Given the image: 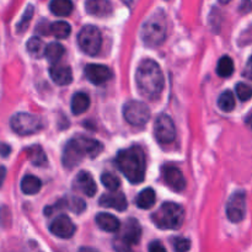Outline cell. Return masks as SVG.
<instances>
[{
	"label": "cell",
	"instance_id": "cell-3",
	"mask_svg": "<svg viewBox=\"0 0 252 252\" xmlns=\"http://www.w3.org/2000/svg\"><path fill=\"white\" fill-rule=\"evenodd\" d=\"M116 164L132 184H140L145 176V157L140 147H132L118 152Z\"/></svg>",
	"mask_w": 252,
	"mask_h": 252
},
{
	"label": "cell",
	"instance_id": "cell-17",
	"mask_svg": "<svg viewBox=\"0 0 252 252\" xmlns=\"http://www.w3.org/2000/svg\"><path fill=\"white\" fill-rule=\"evenodd\" d=\"M85 9L88 14L97 17L110 16L113 11L110 0H88L85 4Z\"/></svg>",
	"mask_w": 252,
	"mask_h": 252
},
{
	"label": "cell",
	"instance_id": "cell-28",
	"mask_svg": "<svg viewBox=\"0 0 252 252\" xmlns=\"http://www.w3.org/2000/svg\"><path fill=\"white\" fill-rule=\"evenodd\" d=\"M217 73L221 78H228L234 73V62L230 57L224 56L219 59L218 68H217Z\"/></svg>",
	"mask_w": 252,
	"mask_h": 252
},
{
	"label": "cell",
	"instance_id": "cell-30",
	"mask_svg": "<svg viewBox=\"0 0 252 252\" xmlns=\"http://www.w3.org/2000/svg\"><path fill=\"white\" fill-rule=\"evenodd\" d=\"M101 182H102L103 186L107 189H110L111 192L117 191L121 186L120 179H118L115 174H112V172H103V174L101 175Z\"/></svg>",
	"mask_w": 252,
	"mask_h": 252
},
{
	"label": "cell",
	"instance_id": "cell-14",
	"mask_svg": "<svg viewBox=\"0 0 252 252\" xmlns=\"http://www.w3.org/2000/svg\"><path fill=\"white\" fill-rule=\"evenodd\" d=\"M162 177L174 191L181 192L186 187V180L179 167L171 166V165L164 166L162 167Z\"/></svg>",
	"mask_w": 252,
	"mask_h": 252
},
{
	"label": "cell",
	"instance_id": "cell-29",
	"mask_svg": "<svg viewBox=\"0 0 252 252\" xmlns=\"http://www.w3.org/2000/svg\"><path fill=\"white\" fill-rule=\"evenodd\" d=\"M64 47L62 44L57 43V42H53V43H49L48 46L46 47V52H44V56L47 57L49 62L52 63H56L59 59L63 57L64 54Z\"/></svg>",
	"mask_w": 252,
	"mask_h": 252
},
{
	"label": "cell",
	"instance_id": "cell-7",
	"mask_svg": "<svg viewBox=\"0 0 252 252\" xmlns=\"http://www.w3.org/2000/svg\"><path fill=\"white\" fill-rule=\"evenodd\" d=\"M78 43L81 51L85 52L86 54L96 56L102 46V36H101L100 30L91 25L83 27L79 32Z\"/></svg>",
	"mask_w": 252,
	"mask_h": 252
},
{
	"label": "cell",
	"instance_id": "cell-11",
	"mask_svg": "<svg viewBox=\"0 0 252 252\" xmlns=\"http://www.w3.org/2000/svg\"><path fill=\"white\" fill-rule=\"evenodd\" d=\"M75 225L66 216H59L49 225V231L61 239H70L75 234Z\"/></svg>",
	"mask_w": 252,
	"mask_h": 252
},
{
	"label": "cell",
	"instance_id": "cell-5",
	"mask_svg": "<svg viewBox=\"0 0 252 252\" xmlns=\"http://www.w3.org/2000/svg\"><path fill=\"white\" fill-rule=\"evenodd\" d=\"M155 225L164 230H176L185 220V209L180 204L166 202L152 216Z\"/></svg>",
	"mask_w": 252,
	"mask_h": 252
},
{
	"label": "cell",
	"instance_id": "cell-44",
	"mask_svg": "<svg viewBox=\"0 0 252 252\" xmlns=\"http://www.w3.org/2000/svg\"><path fill=\"white\" fill-rule=\"evenodd\" d=\"M219 1H220L221 4H228V2H230L231 0H219Z\"/></svg>",
	"mask_w": 252,
	"mask_h": 252
},
{
	"label": "cell",
	"instance_id": "cell-2",
	"mask_svg": "<svg viewBox=\"0 0 252 252\" xmlns=\"http://www.w3.org/2000/svg\"><path fill=\"white\" fill-rule=\"evenodd\" d=\"M103 152V145L100 142L90 138L79 137L69 140L63 150V165L66 169H74L78 166L84 158L89 157L95 159Z\"/></svg>",
	"mask_w": 252,
	"mask_h": 252
},
{
	"label": "cell",
	"instance_id": "cell-43",
	"mask_svg": "<svg viewBox=\"0 0 252 252\" xmlns=\"http://www.w3.org/2000/svg\"><path fill=\"white\" fill-rule=\"evenodd\" d=\"M246 123H248L249 127H250L251 129H252V113L248 117V120H246Z\"/></svg>",
	"mask_w": 252,
	"mask_h": 252
},
{
	"label": "cell",
	"instance_id": "cell-24",
	"mask_svg": "<svg viewBox=\"0 0 252 252\" xmlns=\"http://www.w3.org/2000/svg\"><path fill=\"white\" fill-rule=\"evenodd\" d=\"M155 192L153 189H145L135 198V204L142 209H149L155 204Z\"/></svg>",
	"mask_w": 252,
	"mask_h": 252
},
{
	"label": "cell",
	"instance_id": "cell-38",
	"mask_svg": "<svg viewBox=\"0 0 252 252\" xmlns=\"http://www.w3.org/2000/svg\"><path fill=\"white\" fill-rule=\"evenodd\" d=\"M10 153H11V148H10V145L5 144V143H0V157L6 158L9 157Z\"/></svg>",
	"mask_w": 252,
	"mask_h": 252
},
{
	"label": "cell",
	"instance_id": "cell-26",
	"mask_svg": "<svg viewBox=\"0 0 252 252\" xmlns=\"http://www.w3.org/2000/svg\"><path fill=\"white\" fill-rule=\"evenodd\" d=\"M218 107L223 112H231L235 108V97L230 90H226L219 96L218 98Z\"/></svg>",
	"mask_w": 252,
	"mask_h": 252
},
{
	"label": "cell",
	"instance_id": "cell-1",
	"mask_svg": "<svg viewBox=\"0 0 252 252\" xmlns=\"http://www.w3.org/2000/svg\"><path fill=\"white\" fill-rule=\"evenodd\" d=\"M139 93L148 98H158L164 90V74L159 64L152 59H145L139 64L135 74Z\"/></svg>",
	"mask_w": 252,
	"mask_h": 252
},
{
	"label": "cell",
	"instance_id": "cell-42",
	"mask_svg": "<svg viewBox=\"0 0 252 252\" xmlns=\"http://www.w3.org/2000/svg\"><path fill=\"white\" fill-rule=\"evenodd\" d=\"M79 252H97L95 249H91V248H81Z\"/></svg>",
	"mask_w": 252,
	"mask_h": 252
},
{
	"label": "cell",
	"instance_id": "cell-35",
	"mask_svg": "<svg viewBox=\"0 0 252 252\" xmlns=\"http://www.w3.org/2000/svg\"><path fill=\"white\" fill-rule=\"evenodd\" d=\"M113 248H115V250L117 252H133L132 248L128 245H126L125 243H122L120 239H117V240L113 243Z\"/></svg>",
	"mask_w": 252,
	"mask_h": 252
},
{
	"label": "cell",
	"instance_id": "cell-39",
	"mask_svg": "<svg viewBox=\"0 0 252 252\" xmlns=\"http://www.w3.org/2000/svg\"><path fill=\"white\" fill-rule=\"evenodd\" d=\"M251 10H252L251 0H244L240 5V11L243 12V14H248V12L251 11Z\"/></svg>",
	"mask_w": 252,
	"mask_h": 252
},
{
	"label": "cell",
	"instance_id": "cell-40",
	"mask_svg": "<svg viewBox=\"0 0 252 252\" xmlns=\"http://www.w3.org/2000/svg\"><path fill=\"white\" fill-rule=\"evenodd\" d=\"M5 176H6V169L0 165V187L2 186V182H4Z\"/></svg>",
	"mask_w": 252,
	"mask_h": 252
},
{
	"label": "cell",
	"instance_id": "cell-9",
	"mask_svg": "<svg viewBox=\"0 0 252 252\" xmlns=\"http://www.w3.org/2000/svg\"><path fill=\"white\" fill-rule=\"evenodd\" d=\"M155 138L160 144H170L176 138V127L174 121L167 115H160L155 121Z\"/></svg>",
	"mask_w": 252,
	"mask_h": 252
},
{
	"label": "cell",
	"instance_id": "cell-19",
	"mask_svg": "<svg viewBox=\"0 0 252 252\" xmlns=\"http://www.w3.org/2000/svg\"><path fill=\"white\" fill-rule=\"evenodd\" d=\"M95 220L98 228L107 233H116L120 229V220L112 214L98 213Z\"/></svg>",
	"mask_w": 252,
	"mask_h": 252
},
{
	"label": "cell",
	"instance_id": "cell-16",
	"mask_svg": "<svg viewBox=\"0 0 252 252\" xmlns=\"http://www.w3.org/2000/svg\"><path fill=\"white\" fill-rule=\"evenodd\" d=\"M49 74H51L52 80L59 86L69 85L73 81V73H71V69L68 65L53 64L49 69Z\"/></svg>",
	"mask_w": 252,
	"mask_h": 252
},
{
	"label": "cell",
	"instance_id": "cell-6",
	"mask_svg": "<svg viewBox=\"0 0 252 252\" xmlns=\"http://www.w3.org/2000/svg\"><path fill=\"white\" fill-rule=\"evenodd\" d=\"M12 130L20 135H30L39 132L43 128V121L38 116L20 112L12 116L10 121Z\"/></svg>",
	"mask_w": 252,
	"mask_h": 252
},
{
	"label": "cell",
	"instance_id": "cell-12",
	"mask_svg": "<svg viewBox=\"0 0 252 252\" xmlns=\"http://www.w3.org/2000/svg\"><path fill=\"white\" fill-rule=\"evenodd\" d=\"M85 76L94 85H102L112 78V71L102 64H89L85 68Z\"/></svg>",
	"mask_w": 252,
	"mask_h": 252
},
{
	"label": "cell",
	"instance_id": "cell-22",
	"mask_svg": "<svg viewBox=\"0 0 252 252\" xmlns=\"http://www.w3.org/2000/svg\"><path fill=\"white\" fill-rule=\"evenodd\" d=\"M27 158L30 159V161L34 165V166H46L47 165V158L44 154L43 149H42L39 145H32L29 147L26 150Z\"/></svg>",
	"mask_w": 252,
	"mask_h": 252
},
{
	"label": "cell",
	"instance_id": "cell-34",
	"mask_svg": "<svg viewBox=\"0 0 252 252\" xmlns=\"http://www.w3.org/2000/svg\"><path fill=\"white\" fill-rule=\"evenodd\" d=\"M191 249V241L185 238H177L174 240L175 252H187Z\"/></svg>",
	"mask_w": 252,
	"mask_h": 252
},
{
	"label": "cell",
	"instance_id": "cell-27",
	"mask_svg": "<svg viewBox=\"0 0 252 252\" xmlns=\"http://www.w3.org/2000/svg\"><path fill=\"white\" fill-rule=\"evenodd\" d=\"M27 51L34 58H39V57L44 56V52H46V47H44L43 42L38 37H32L27 42Z\"/></svg>",
	"mask_w": 252,
	"mask_h": 252
},
{
	"label": "cell",
	"instance_id": "cell-15",
	"mask_svg": "<svg viewBox=\"0 0 252 252\" xmlns=\"http://www.w3.org/2000/svg\"><path fill=\"white\" fill-rule=\"evenodd\" d=\"M98 203H100L101 207H106V208H113L118 212L126 211L128 207L127 199H126L125 194H123L122 192H116V191L101 196Z\"/></svg>",
	"mask_w": 252,
	"mask_h": 252
},
{
	"label": "cell",
	"instance_id": "cell-4",
	"mask_svg": "<svg viewBox=\"0 0 252 252\" xmlns=\"http://www.w3.org/2000/svg\"><path fill=\"white\" fill-rule=\"evenodd\" d=\"M167 34L166 16L162 10H158L145 20L142 26L140 36L143 42L149 47H158L164 43Z\"/></svg>",
	"mask_w": 252,
	"mask_h": 252
},
{
	"label": "cell",
	"instance_id": "cell-10",
	"mask_svg": "<svg viewBox=\"0 0 252 252\" xmlns=\"http://www.w3.org/2000/svg\"><path fill=\"white\" fill-rule=\"evenodd\" d=\"M246 214V194L244 191H238L229 198L226 204V216L233 223H240Z\"/></svg>",
	"mask_w": 252,
	"mask_h": 252
},
{
	"label": "cell",
	"instance_id": "cell-20",
	"mask_svg": "<svg viewBox=\"0 0 252 252\" xmlns=\"http://www.w3.org/2000/svg\"><path fill=\"white\" fill-rule=\"evenodd\" d=\"M90 106V97L85 93H78L71 98V112L74 115H83Z\"/></svg>",
	"mask_w": 252,
	"mask_h": 252
},
{
	"label": "cell",
	"instance_id": "cell-21",
	"mask_svg": "<svg viewBox=\"0 0 252 252\" xmlns=\"http://www.w3.org/2000/svg\"><path fill=\"white\" fill-rule=\"evenodd\" d=\"M49 9L57 16H68L73 11L74 5L71 0H51Z\"/></svg>",
	"mask_w": 252,
	"mask_h": 252
},
{
	"label": "cell",
	"instance_id": "cell-18",
	"mask_svg": "<svg viewBox=\"0 0 252 252\" xmlns=\"http://www.w3.org/2000/svg\"><path fill=\"white\" fill-rule=\"evenodd\" d=\"M74 185H75V187L79 191H81L88 197H94L96 194V191H97L95 181H94V179L91 177V175L86 171L79 172Z\"/></svg>",
	"mask_w": 252,
	"mask_h": 252
},
{
	"label": "cell",
	"instance_id": "cell-36",
	"mask_svg": "<svg viewBox=\"0 0 252 252\" xmlns=\"http://www.w3.org/2000/svg\"><path fill=\"white\" fill-rule=\"evenodd\" d=\"M149 252H166V250L160 241H153L149 245Z\"/></svg>",
	"mask_w": 252,
	"mask_h": 252
},
{
	"label": "cell",
	"instance_id": "cell-13",
	"mask_svg": "<svg viewBox=\"0 0 252 252\" xmlns=\"http://www.w3.org/2000/svg\"><path fill=\"white\" fill-rule=\"evenodd\" d=\"M140 238H142V228H140L139 221L135 220V219H128L126 225L123 226L122 234L118 239H120L122 243H125L128 246H134L137 244H139Z\"/></svg>",
	"mask_w": 252,
	"mask_h": 252
},
{
	"label": "cell",
	"instance_id": "cell-32",
	"mask_svg": "<svg viewBox=\"0 0 252 252\" xmlns=\"http://www.w3.org/2000/svg\"><path fill=\"white\" fill-rule=\"evenodd\" d=\"M66 208L70 209L73 213L80 214L85 211L86 204L85 202L83 201L81 198H78V197H73L70 199H66Z\"/></svg>",
	"mask_w": 252,
	"mask_h": 252
},
{
	"label": "cell",
	"instance_id": "cell-25",
	"mask_svg": "<svg viewBox=\"0 0 252 252\" xmlns=\"http://www.w3.org/2000/svg\"><path fill=\"white\" fill-rule=\"evenodd\" d=\"M49 32H51L54 37H57V38L64 39L70 34L71 27L68 22L57 21L53 22V24L49 26Z\"/></svg>",
	"mask_w": 252,
	"mask_h": 252
},
{
	"label": "cell",
	"instance_id": "cell-8",
	"mask_svg": "<svg viewBox=\"0 0 252 252\" xmlns=\"http://www.w3.org/2000/svg\"><path fill=\"white\" fill-rule=\"evenodd\" d=\"M123 116L129 125L143 127L150 118V110L144 102L137 100L128 101L123 107Z\"/></svg>",
	"mask_w": 252,
	"mask_h": 252
},
{
	"label": "cell",
	"instance_id": "cell-33",
	"mask_svg": "<svg viewBox=\"0 0 252 252\" xmlns=\"http://www.w3.org/2000/svg\"><path fill=\"white\" fill-rule=\"evenodd\" d=\"M236 95L241 101H248L252 97V85L245 83H239L235 88Z\"/></svg>",
	"mask_w": 252,
	"mask_h": 252
},
{
	"label": "cell",
	"instance_id": "cell-41",
	"mask_svg": "<svg viewBox=\"0 0 252 252\" xmlns=\"http://www.w3.org/2000/svg\"><path fill=\"white\" fill-rule=\"evenodd\" d=\"M123 2H125L126 5H127V6H129V7H133L134 6L135 4H137L138 1H139V0H122Z\"/></svg>",
	"mask_w": 252,
	"mask_h": 252
},
{
	"label": "cell",
	"instance_id": "cell-23",
	"mask_svg": "<svg viewBox=\"0 0 252 252\" xmlns=\"http://www.w3.org/2000/svg\"><path fill=\"white\" fill-rule=\"evenodd\" d=\"M42 182L41 180L37 179L36 176H32V175H27L22 179L21 181V191L24 192L25 194H36L41 191Z\"/></svg>",
	"mask_w": 252,
	"mask_h": 252
},
{
	"label": "cell",
	"instance_id": "cell-37",
	"mask_svg": "<svg viewBox=\"0 0 252 252\" xmlns=\"http://www.w3.org/2000/svg\"><path fill=\"white\" fill-rule=\"evenodd\" d=\"M243 75L245 76L246 79H250V80H252V56L249 58L248 63H246L245 69H244L243 71Z\"/></svg>",
	"mask_w": 252,
	"mask_h": 252
},
{
	"label": "cell",
	"instance_id": "cell-31",
	"mask_svg": "<svg viewBox=\"0 0 252 252\" xmlns=\"http://www.w3.org/2000/svg\"><path fill=\"white\" fill-rule=\"evenodd\" d=\"M32 16H33V6H32V5H29V6L26 7V10H25L21 20H20L19 24H17V31L19 32L26 31V29L29 27Z\"/></svg>",
	"mask_w": 252,
	"mask_h": 252
}]
</instances>
